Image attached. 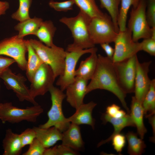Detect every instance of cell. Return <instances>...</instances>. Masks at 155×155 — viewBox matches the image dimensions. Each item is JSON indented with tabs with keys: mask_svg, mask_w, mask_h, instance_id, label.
<instances>
[{
	"mask_svg": "<svg viewBox=\"0 0 155 155\" xmlns=\"http://www.w3.org/2000/svg\"><path fill=\"white\" fill-rule=\"evenodd\" d=\"M97 89L111 92L119 99L123 106L129 114L130 110L125 101L126 94L119 84L112 60L106 56L98 55L96 68L87 87V94Z\"/></svg>",
	"mask_w": 155,
	"mask_h": 155,
	"instance_id": "1",
	"label": "cell"
},
{
	"mask_svg": "<svg viewBox=\"0 0 155 155\" xmlns=\"http://www.w3.org/2000/svg\"><path fill=\"white\" fill-rule=\"evenodd\" d=\"M89 16L80 11L74 17H64L59 20L71 32L73 39L72 43L68 45L66 51L82 50L95 47L90 38L89 24L91 19Z\"/></svg>",
	"mask_w": 155,
	"mask_h": 155,
	"instance_id": "2",
	"label": "cell"
},
{
	"mask_svg": "<svg viewBox=\"0 0 155 155\" xmlns=\"http://www.w3.org/2000/svg\"><path fill=\"white\" fill-rule=\"evenodd\" d=\"M29 40L43 62L51 67L55 78L61 75L64 68L66 51L54 44L49 47L35 39Z\"/></svg>",
	"mask_w": 155,
	"mask_h": 155,
	"instance_id": "3",
	"label": "cell"
},
{
	"mask_svg": "<svg viewBox=\"0 0 155 155\" xmlns=\"http://www.w3.org/2000/svg\"><path fill=\"white\" fill-rule=\"evenodd\" d=\"M51 101V106L47 113L48 121L40 125L39 127L47 128L55 127L63 132L69 127L70 123L66 118L62 110V103L65 98V94L60 89L54 86L50 89Z\"/></svg>",
	"mask_w": 155,
	"mask_h": 155,
	"instance_id": "4",
	"label": "cell"
},
{
	"mask_svg": "<svg viewBox=\"0 0 155 155\" xmlns=\"http://www.w3.org/2000/svg\"><path fill=\"white\" fill-rule=\"evenodd\" d=\"M43 112V108L38 104L22 108L14 106L11 102L0 103V119L3 123H17L24 121L35 123Z\"/></svg>",
	"mask_w": 155,
	"mask_h": 155,
	"instance_id": "5",
	"label": "cell"
},
{
	"mask_svg": "<svg viewBox=\"0 0 155 155\" xmlns=\"http://www.w3.org/2000/svg\"><path fill=\"white\" fill-rule=\"evenodd\" d=\"M146 7L145 0H141L137 6L132 7L130 12L127 27L131 32L132 39L135 42L150 38L155 32V28L150 27L147 21Z\"/></svg>",
	"mask_w": 155,
	"mask_h": 155,
	"instance_id": "6",
	"label": "cell"
},
{
	"mask_svg": "<svg viewBox=\"0 0 155 155\" xmlns=\"http://www.w3.org/2000/svg\"><path fill=\"white\" fill-rule=\"evenodd\" d=\"M89 31L91 39L95 45L113 42L119 32L110 16L106 13L91 18Z\"/></svg>",
	"mask_w": 155,
	"mask_h": 155,
	"instance_id": "7",
	"label": "cell"
},
{
	"mask_svg": "<svg viewBox=\"0 0 155 155\" xmlns=\"http://www.w3.org/2000/svg\"><path fill=\"white\" fill-rule=\"evenodd\" d=\"M113 42L115 51L112 59L113 63L129 58L141 51L140 43L133 40L132 32L127 27L124 31H119Z\"/></svg>",
	"mask_w": 155,
	"mask_h": 155,
	"instance_id": "8",
	"label": "cell"
},
{
	"mask_svg": "<svg viewBox=\"0 0 155 155\" xmlns=\"http://www.w3.org/2000/svg\"><path fill=\"white\" fill-rule=\"evenodd\" d=\"M26 40L18 35L0 41V55H5L14 59L19 68L26 71L27 60Z\"/></svg>",
	"mask_w": 155,
	"mask_h": 155,
	"instance_id": "9",
	"label": "cell"
},
{
	"mask_svg": "<svg viewBox=\"0 0 155 155\" xmlns=\"http://www.w3.org/2000/svg\"><path fill=\"white\" fill-rule=\"evenodd\" d=\"M138 59L136 54L123 61L113 62L119 85L126 94L134 92Z\"/></svg>",
	"mask_w": 155,
	"mask_h": 155,
	"instance_id": "10",
	"label": "cell"
},
{
	"mask_svg": "<svg viewBox=\"0 0 155 155\" xmlns=\"http://www.w3.org/2000/svg\"><path fill=\"white\" fill-rule=\"evenodd\" d=\"M0 78L3 80L7 89L13 91L20 101L26 100L34 105L38 104L31 96L29 88L25 84L27 79L22 74H16L9 68L2 74Z\"/></svg>",
	"mask_w": 155,
	"mask_h": 155,
	"instance_id": "11",
	"label": "cell"
},
{
	"mask_svg": "<svg viewBox=\"0 0 155 155\" xmlns=\"http://www.w3.org/2000/svg\"><path fill=\"white\" fill-rule=\"evenodd\" d=\"M97 49L95 47L85 49L67 51H66L65 66L63 74L59 76L56 82L63 91L73 82L75 78V72L77 63L80 58L85 54L91 53L97 51Z\"/></svg>",
	"mask_w": 155,
	"mask_h": 155,
	"instance_id": "12",
	"label": "cell"
},
{
	"mask_svg": "<svg viewBox=\"0 0 155 155\" xmlns=\"http://www.w3.org/2000/svg\"><path fill=\"white\" fill-rule=\"evenodd\" d=\"M55 78L51 67L43 63L34 73L29 88L30 94L34 99L43 96L49 91L53 86Z\"/></svg>",
	"mask_w": 155,
	"mask_h": 155,
	"instance_id": "13",
	"label": "cell"
},
{
	"mask_svg": "<svg viewBox=\"0 0 155 155\" xmlns=\"http://www.w3.org/2000/svg\"><path fill=\"white\" fill-rule=\"evenodd\" d=\"M151 61L140 62L137 61L135 80V96L136 99L142 103L149 88L151 80L148 76Z\"/></svg>",
	"mask_w": 155,
	"mask_h": 155,
	"instance_id": "14",
	"label": "cell"
},
{
	"mask_svg": "<svg viewBox=\"0 0 155 155\" xmlns=\"http://www.w3.org/2000/svg\"><path fill=\"white\" fill-rule=\"evenodd\" d=\"M88 82L81 78L75 77L73 81L65 89L67 101L75 109L84 103V98L87 94Z\"/></svg>",
	"mask_w": 155,
	"mask_h": 155,
	"instance_id": "15",
	"label": "cell"
},
{
	"mask_svg": "<svg viewBox=\"0 0 155 155\" xmlns=\"http://www.w3.org/2000/svg\"><path fill=\"white\" fill-rule=\"evenodd\" d=\"M96 103L91 101L87 103H83L75 109V112L71 116L67 118L71 123L79 125H87L94 128L95 120L92 116V112Z\"/></svg>",
	"mask_w": 155,
	"mask_h": 155,
	"instance_id": "16",
	"label": "cell"
},
{
	"mask_svg": "<svg viewBox=\"0 0 155 155\" xmlns=\"http://www.w3.org/2000/svg\"><path fill=\"white\" fill-rule=\"evenodd\" d=\"M62 144L75 150L80 151L84 146L79 125L70 123L68 128L62 132Z\"/></svg>",
	"mask_w": 155,
	"mask_h": 155,
	"instance_id": "17",
	"label": "cell"
},
{
	"mask_svg": "<svg viewBox=\"0 0 155 155\" xmlns=\"http://www.w3.org/2000/svg\"><path fill=\"white\" fill-rule=\"evenodd\" d=\"M36 134V138L46 148L54 145L61 140L62 132L55 127L43 128L36 127L33 128Z\"/></svg>",
	"mask_w": 155,
	"mask_h": 155,
	"instance_id": "18",
	"label": "cell"
},
{
	"mask_svg": "<svg viewBox=\"0 0 155 155\" xmlns=\"http://www.w3.org/2000/svg\"><path fill=\"white\" fill-rule=\"evenodd\" d=\"M102 119L104 123L108 122L111 123L114 127V131L112 134L108 138L99 143L97 145L98 147L110 142L113 136L121 133V131L125 127H135L134 124L129 114L128 113H127L125 116L122 117L117 118L111 117L105 113L102 114Z\"/></svg>",
	"mask_w": 155,
	"mask_h": 155,
	"instance_id": "19",
	"label": "cell"
},
{
	"mask_svg": "<svg viewBox=\"0 0 155 155\" xmlns=\"http://www.w3.org/2000/svg\"><path fill=\"white\" fill-rule=\"evenodd\" d=\"M129 115L137 128L140 137L144 138L147 130L144 123V110L142 103L139 102L134 96L132 97Z\"/></svg>",
	"mask_w": 155,
	"mask_h": 155,
	"instance_id": "20",
	"label": "cell"
},
{
	"mask_svg": "<svg viewBox=\"0 0 155 155\" xmlns=\"http://www.w3.org/2000/svg\"><path fill=\"white\" fill-rule=\"evenodd\" d=\"M97 51L94 52L85 60L82 61L78 68L75 70V77L88 81L92 78L95 72L97 63Z\"/></svg>",
	"mask_w": 155,
	"mask_h": 155,
	"instance_id": "21",
	"label": "cell"
},
{
	"mask_svg": "<svg viewBox=\"0 0 155 155\" xmlns=\"http://www.w3.org/2000/svg\"><path fill=\"white\" fill-rule=\"evenodd\" d=\"M3 155H19L23 148L19 134L14 133L11 129H7L2 142Z\"/></svg>",
	"mask_w": 155,
	"mask_h": 155,
	"instance_id": "22",
	"label": "cell"
},
{
	"mask_svg": "<svg viewBox=\"0 0 155 155\" xmlns=\"http://www.w3.org/2000/svg\"><path fill=\"white\" fill-rule=\"evenodd\" d=\"M28 53V59L26 68V75L30 82L36 71L44 63L31 44L29 40H26Z\"/></svg>",
	"mask_w": 155,
	"mask_h": 155,
	"instance_id": "23",
	"label": "cell"
},
{
	"mask_svg": "<svg viewBox=\"0 0 155 155\" xmlns=\"http://www.w3.org/2000/svg\"><path fill=\"white\" fill-rule=\"evenodd\" d=\"M56 29L51 20L43 21L34 35L46 45L51 46L54 44L53 39Z\"/></svg>",
	"mask_w": 155,
	"mask_h": 155,
	"instance_id": "24",
	"label": "cell"
},
{
	"mask_svg": "<svg viewBox=\"0 0 155 155\" xmlns=\"http://www.w3.org/2000/svg\"><path fill=\"white\" fill-rule=\"evenodd\" d=\"M41 18L34 17L30 18L22 22H20L14 27L15 29L18 31L19 37L23 38L28 35H34L43 22Z\"/></svg>",
	"mask_w": 155,
	"mask_h": 155,
	"instance_id": "25",
	"label": "cell"
},
{
	"mask_svg": "<svg viewBox=\"0 0 155 155\" xmlns=\"http://www.w3.org/2000/svg\"><path fill=\"white\" fill-rule=\"evenodd\" d=\"M137 135L133 131H129L125 135L128 143L127 152L130 155H141L146 147L143 139L138 137Z\"/></svg>",
	"mask_w": 155,
	"mask_h": 155,
	"instance_id": "26",
	"label": "cell"
},
{
	"mask_svg": "<svg viewBox=\"0 0 155 155\" xmlns=\"http://www.w3.org/2000/svg\"><path fill=\"white\" fill-rule=\"evenodd\" d=\"M141 0H121V7L119 9L117 24L119 31H124L127 28V14L131 6L135 8Z\"/></svg>",
	"mask_w": 155,
	"mask_h": 155,
	"instance_id": "27",
	"label": "cell"
},
{
	"mask_svg": "<svg viewBox=\"0 0 155 155\" xmlns=\"http://www.w3.org/2000/svg\"><path fill=\"white\" fill-rule=\"evenodd\" d=\"M80 11L90 18L103 16L104 13L99 9L95 0H73Z\"/></svg>",
	"mask_w": 155,
	"mask_h": 155,
	"instance_id": "28",
	"label": "cell"
},
{
	"mask_svg": "<svg viewBox=\"0 0 155 155\" xmlns=\"http://www.w3.org/2000/svg\"><path fill=\"white\" fill-rule=\"evenodd\" d=\"M144 116L147 117L155 113V80H151L149 90L142 103Z\"/></svg>",
	"mask_w": 155,
	"mask_h": 155,
	"instance_id": "29",
	"label": "cell"
},
{
	"mask_svg": "<svg viewBox=\"0 0 155 155\" xmlns=\"http://www.w3.org/2000/svg\"><path fill=\"white\" fill-rule=\"evenodd\" d=\"M121 0H99L101 7L105 8L108 11L116 29L118 32L119 31V29L117 21L119 11V6Z\"/></svg>",
	"mask_w": 155,
	"mask_h": 155,
	"instance_id": "30",
	"label": "cell"
},
{
	"mask_svg": "<svg viewBox=\"0 0 155 155\" xmlns=\"http://www.w3.org/2000/svg\"><path fill=\"white\" fill-rule=\"evenodd\" d=\"M19 1L18 8L12 14L11 17L14 20L22 22L30 18L29 11L32 0H19Z\"/></svg>",
	"mask_w": 155,
	"mask_h": 155,
	"instance_id": "31",
	"label": "cell"
},
{
	"mask_svg": "<svg viewBox=\"0 0 155 155\" xmlns=\"http://www.w3.org/2000/svg\"><path fill=\"white\" fill-rule=\"evenodd\" d=\"M74 3L73 0L59 2L53 0L49 3V6L55 10L59 11H67L72 10Z\"/></svg>",
	"mask_w": 155,
	"mask_h": 155,
	"instance_id": "32",
	"label": "cell"
},
{
	"mask_svg": "<svg viewBox=\"0 0 155 155\" xmlns=\"http://www.w3.org/2000/svg\"><path fill=\"white\" fill-rule=\"evenodd\" d=\"M46 148L36 138L29 145L28 150L23 155H43Z\"/></svg>",
	"mask_w": 155,
	"mask_h": 155,
	"instance_id": "33",
	"label": "cell"
},
{
	"mask_svg": "<svg viewBox=\"0 0 155 155\" xmlns=\"http://www.w3.org/2000/svg\"><path fill=\"white\" fill-rule=\"evenodd\" d=\"M125 136L121 133L117 134L112 137L111 141L114 150L119 154H121L125 146L126 142Z\"/></svg>",
	"mask_w": 155,
	"mask_h": 155,
	"instance_id": "34",
	"label": "cell"
},
{
	"mask_svg": "<svg viewBox=\"0 0 155 155\" xmlns=\"http://www.w3.org/2000/svg\"><path fill=\"white\" fill-rule=\"evenodd\" d=\"M140 43L141 51H143L151 56L155 55V35L144 39Z\"/></svg>",
	"mask_w": 155,
	"mask_h": 155,
	"instance_id": "35",
	"label": "cell"
},
{
	"mask_svg": "<svg viewBox=\"0 0 155 155\" xmlns=\"http://www.w3.org/2000/svg\"><path fill=\"white\" fill-rule=\"evenodd\" d=\"M20 138L23 148L29 145L36 138L35 132L32 128H27L19 134Z\"/></svg>",
	"mask_w": 155,
	"mask_h": 155,
	"instance_id": "36",
	"label": "cell"
},
{
	"mask_svg": "<svg viewBox=\"0 0 155 155\" xmlns=\"http://www.w3.org/2000/svg\"><path fill=\"white\" fill-rule=\"evenodd\" d=\"M146 14L147 20L150 27L155 28V0H148Z\"/></svg>",
	"mask_w": 155,
	"mask_h": 155,
	"instance_id": "37",
	"label": "cell"
},
{
	"mask_svg": "<svg viewBox=\"0 0 155 155\" xmlns=\"http://www.w3.org/2000/svg\"><path fill=\"white\" fill-rule=\"evenodd\" d=\"M105 113L112 117L120 118L125 116L127 113L118 105L113 104L106 108Z\"/></svg>",
	"mask_w": 155,
	"mask_h": 155,
	"instance_id": "38",
	"label": "cell"
},
{
	"mask_svg": "<svg viewBox=\"0 0 155 155\" xmlns=\"http://www.w3.org/2000/svg\"><path fill=\"white\" fill-rule=\"evenodd\" d=\"M57 155H76L77 151L62 144L55 146Z\"/></svg>",
	"mask_w": 155,
	"mask_h": 155,
	"instance_id": "39",
	"label": "cell"
},
{
	"mask_svg": "<svg viewBox=\"0 0 155 155\" xmlns=\"http://www.w3.org/2000/svg\"><path fill=\"white\" fill-rule=\"evenodd\" d=\"M16 62L13 59L0 55V76L10 66Z\"/></svg>",
	"mask_w": 155,
	"mask_h": 155,
	"instance_id": "40",
	"label": "cell"
},
{
	"mask_svg": "<svg viewBox=\"0 0 155 155\" xmlns=\"http://www.w3.org/2000/svg\"><path fill=\"white\" fill-rule=\"evenodd\" d=\"M108 43H103L100 45L104 51L106 57L112 60L114 53V49Z\"/></svg>",
	"mask_w": 155,
	"mask_h": 155,
	"instance_id": "41",
	"label": "cell"
},
{
	"mask_svg": "<svg viewBox=\"0 0 155 155\" xmlns=\"http://www.w3.org/2000/svg\"><path fill=\"white\" fill-rule=\"evenodd\" d=\"M146 118L148 119L149 122L150 124L151 125L152 128L153 136V138H151V140L152 141L154 142V140L155 141V114L150 115L147 117Z\"/></svg>",
	"mask_w": 155,
	"mask_h": 155,
	"instance_id": "42",
	"label": "cell"
},
{
	"mask_svg": "<svg viewBox=\"0 0 155 155\" xmlns=\"http://www.w3.org/2000/svg\"><path fill=\"white\" fill-rule=\"evenodd\" d=\"M9 7V4L6 1H0V16L5 14Z\"/></svg>",
	"mask_w": 155,
	"mask_h": 155,
	"instance_id": "43",
	"label": "cell"
},
{
	"mask_svg": "<svg viewBox=\"0 0 155 155\" xmlns=\"http://www.w3.org/2000/svg\"><path fill=\"white\" fill-rule=\"evenodd\" d=\"M0 88H1V85H0Z\"/></svg>",
	"mask_w": 155,
	"mask_h": 155,
	"instance_id": "44",
	"label": "cell"
}]
</instances>
